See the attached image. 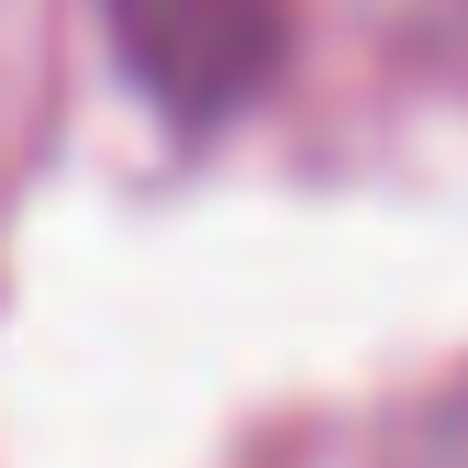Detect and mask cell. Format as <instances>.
Instances as JSON below:
<instances>
[{"mask_svg":"<svg viewBox=\"0 0 468 468\" xmlns=\"http://www.w3.org/2000/svg\"><path fill=\"white\" fill-rule=\"evenodd\" d=\"M123 79L167 112V134H212L257 112L290 56V0H101Z\"/></svg>","mask_w":468,"mask_h":468,"instance_id":"1","label":"cell"},{"mask_svg":"<svg viewBox=\"0 0 468 468\" xmlns=\"http://www.w3.org/2000/svg\"><path fill=\"white\" fill-rule=\"evenodd\" d=\"M401 468H468V401H435L424 435L401 446Z\"/></svg>","mask_w":468,"mask_h":468,"instance_id":"2","label":"cell"}]
</instances>
